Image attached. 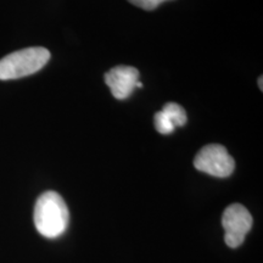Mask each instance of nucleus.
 <instances>
[{
    "label": "nucleus",
    "instance_id": "obj_3",
    "mask_svg": "<svg viewBox=\"0 0 263 263\" xmlns=\"http://www.w3.org/2000/svg\"><path fill=\"white\" fill-rule=\"evenodd\" d=\"M194 167L212 177L227 178L234 172L235 161L223 145L209 144L197 153L194 159Z\"/></svg>",
    "mask_w": 263,
    "mask_h": 263
},
{
    "label": "nucleus",
    "instance_id": "obj_1",
    "mask_svg": "<svg viewBox=\"0 0 263 263\" xmlns=\"http://www.w3.org/2000/svg\"><path fill=\"white\" fill-rule=\"evenodd\" d=\"M33 219L39 234L48 239H55L67 229L70 211L60 194L49 190L43 193L35 201Z\"/></svg>",
    "mask_w": 263,
    "mask_h": 263
},
{
    "label": "nucleus",
    "instance_id": "obj_5",
    "mask_svg": "<svg viewBox=\"0 0 263 263\" xmlns=\"http://www.w3.org/2000/svg\"><path fill=\"white\" fill-rule=\"evenodd\" d=\"M105 83L111 93L118 100L129 98L137 88L139 80V71L132 66L118 65L105 73Z\"/></svg>",
    "mask_w": 263,
    "mask_h": 263
},
{
    "label": "nucleus",
    "instance_id": "obj_8",
    "mask_svg": "<svg viewBox=\"0 0 263 263\" xmlns=\"http://www.w3.org/2000/svg\"><path fill=\"white\" fill-rule=\"evenodd\" d=\"M130 4L138 6V8L146 10V11H151L155 10L156 8L162 4L164 2H170V0H128Z\"/></svg>",
    "mask_w": 263,
    "mask_h": 263
},
{
    "label": "nucleus",
    "instance_id": "obj_4",
    "mask_svg": "<svg viewBox=\"0 0 263 263\" xmlns=\"http://www.w3.org/2000/svg\"><path fill=\"white\" fill-rule=\"evenodd\" d=\"M252 216L245 206L233 203L224 210L222 226L224 228V241L230 249H236L244 242L245 236L251 230Z\"/></svg>",
    "mask_w": 263,
    "mask_h": 263
},
{
    "label": "nucleus",
    "instance_id": "obj_2",
    "mask_svg": "<svg viewBox=\"0 0 263 263\" xmlns=\"http://www.w3.org/2000/svg\"><path fill=\"white\" fill-rule=\"evenodd\" d=\"M50 60V51L42 47L26 48L0 60V80H18L41 71Z\"/></svg>",
    "mask_w": 263,
    "mask_h": 263
},
{
    "label": "nucleus",
    "instance_id": "obj_6",
    "mask_svg": "<svg viewBox=\"0 0 263 263\" xmlns=\"http://www.w3.org/2000/svg\"><path fill=\"white\" fill-rule=\"evenodd\" d=\"M161 111L170 118L174 127H183L188 120L185 110L177 103H167Z\"/></svg>",
    "mask_w": 263,
    "mask_h": 263
},
{
    "label": "nucleus",
    "instance_id": "obj_7",
    "mask_svg": "<svg viewBox=\"0 0 263 263\" xmlns=\"http://www.w3.org/2000/svg\"><path fill=\"white\" fill-rule=\"evenodd\" d=\"M154 122H155L156 130L161 134H171L174 129H176V127H174L173 123L171 122L170 118L167 117L162 111L156 112L155 117H154Z\"/></svg>",
    "mask_w": 263,
    "mask_h": 263
},
{
    "label": "nucleus",
    "instance_id": "obj_9",
    "mask_svg": "<svg viewBox=\"0 0 263 263\" xmlns=\"http://www.w3.org/2000/svg\"><path fill=\"white\" fill-rule=\"evenodd\" d=\"M262 80H263V77L261 76V77L258 78V87H259V89L261 90H263V85H262Z\"/></svg>",
    "mask_w": 263,
    "mask_h": 263
}]
</instances>
